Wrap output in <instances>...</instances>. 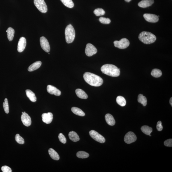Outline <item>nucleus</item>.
Listing matches in <instances>:
<instances>
[{"label": "nucleus", "instance_id": "10", "mask_svg": "<svg viewBox=\"0 0 172 172\" xmlns=\"http://www.w3.org/2000/svg\"><path fill=\"white\" fill-rule=\"evenodd\" d=\"M40 43L41 47L46 52H49L50 50V47L49 42L45 37H41L40 38Z\"/></svg>", "mask_w": 172, "mask_h": 172}, {"label": "nucleus", "instance_id": "33", "mask_svg": "<svg viewBox=\"0 0 172 172\" xmlns=\"http://www.w3.org/2000/svg\"><path fill=\"white\" fill-rule=\"evenodd\" d=\"M15 139L16 141L20 144H22L24 143V140L18 134H17L16 135Z\"/></svg>", "mask_w": 172, "mask_h": 172}, {"label": "nucleus", "instance_id": "14", "mask_svg": "<svg viewBox=\"0 0 172 172\" xmlns=\"http://www.w3.org/2000/svg\"><path fill=\"white\" fill-rule=\"evenodd\" d=\"M42 120L44 123L49 124L52 123L53 119V115L52 113L49 112L44 113L42 115Z\"/></svg>", "mask_w": 172, "mask_h": 172}, {"label": "nucleus", "instance_id": "26", "mask_svg": "<svg viewBox=\"0 0 172 172\" xmlns=\"http://www.w3.org/2000/svg\"><path fill=\"white\" fill-rule=\"evenodd\" d=\"M138 101L142 104L143 106H145L147 104V99L142 94H139L138 97Z\"/></svg>", "mask_w": 172, "mask_h": 172}, {"label": "nucleus", "instance_id": "38", "mask_svg": "<svg viewBox=\"0 0 172 172\" xmlns=\"http://www.w3.org/2000/svg\"><path fill=\"white\" fill-rule=\"evenodd\" d=\"M157 129L158 131H161L163 130V126L161 121H159L157 122Z\"/></svg>", "mask_w": 172, "mask_h": 172}, {"label": "nucleus", "instance_id": "25", "mask_svg": "<svg viewBox=\"0 0 172 172\" xmlns=\"http://www.w3.org/2000/svg\"><path fill=\"white\" fill-rule=\"evenodd\" d=\"M141 130L142 132L144 134L147 135H150L151 133L152 132V129L151 128L147 126H143L141 128Z\"/></svg>", "mask_w": 172, "mask_h": 172}, {"label": "nucleus", "instance_id": "24", "mask_svg": "<svg viewBox=\"0 0 172 172\" xmlns=\"http://www.w3.org/2000/svg\"><path fill=\"white\" fill-rule=\"evenodd\" d=\"M72 111L75 114L81 116H84L85 114L83 111L79 108L73 107L72 108Z\"/></svg>", "mask_w": 172, "mask_h": 172}, {"label": "nucleus", "instance_id": "17", "mask_svg": "<svg viewBox=\"0 0 172 172\" xmlns=\"http://www.w3.org/2000/svg\"><path fill=\"white\" fill-rule=\"evenodd\" d=\"M105 120L106 123L110 126L114 125L116 123V121L113 116L110 114L107 113L105 116Z\"/></svg>", "mask_w": 172, "mask_h": 172}, {"label": "nucleus", "instance_id": "39", "mask_svg": "<svg viewBox=\"0 0 172 172\" xmlns=\"http://www.w3.org/2000/svg\"><path fill=\"white\" fill-rule=\"evenodd\" d=\"M170 105H171V106H172V98L171 97L170 98Z\"/></svg>", "mask_w": 172, "mask_h": 172}, {"label": "nucleus", "instance_id": "11", "mask_svg": "<svg viewBox=\"0 0 172 172\" xmlns=\"http://www.w3.org/2000/svg\"><path fill=\"white\" fill-rule=\"evenodd\" d=\"M143 17L146 21L150 22L156 23L159 21L158 16L154 14H145L143 15Z\"/></svg>", "mask_w": 172, "mask_h": 172}, {"label": "nucleus", "instance_id": "34", "mask_svg": "<svg viewBox=\"0 0 172 172\" xmlns=\"http://www.w3.org/2000/svg\"><path fill=\"white\" fill-rule=\"evenodd\" d=\"M99 20L101 23L106 24H110L111 22L110 19L109 18H106L103 17H101L99 18Z\"/></svg>", "mask_w": 172, "mask_h": 172}, {"label": "nucleus", "instance_id": "12", "mask_svg": "<svg viewBox=\"0 0 172 172\" xmlns=\"http://www.w3.org/2000/svg\"><path fill=\"white\" fill-rule=\"evenodd\" d=\"M21 120L24 125L26 126H30L31 124V118L28 113L24 112L21 116Z\"/></svg>", "mask_w": 172, "mask_h": 172}, {"label": "nucleus", "instance_id": "23", "mask_svg": "<svg viewBox=\"0 0 172 172\" xmlns=\"http://www.w3.org/2000/svg\"><path fill=\"white\" fill-rule=\"evenodd\" d=\"M7 33V36H8V40L10 41L12 40L13 39L15 31L13 28L11 27H9L6 31Z\"/></svg>", "mask_w": 172, "mask_h": 172}, {"label": "nucleus", "instance_id": "15", "mask_svg": "<svg viewBox=\"0 0 172 172\" xmlns=\"http://www.w3.org/2000/svg\"><path fill=\"white\" fill-rule=\"evenodd\" d=\"M47 91L48 93L50 94H54L56 96H59L61 94L60 91L52 85H48L47 86Z\"/></svg>", "mask_w": 172, "mask_h": 172}, {"label": "nucleus", "instance_id": "28", "mask_svg": "<svg viewBox=\"0 0 172 172\" xmlns=\"http://www.w3.org/2000/svg\"><path fill=\"white\" fill-rule=\"evenodd\" d=\"M151 75L155 78H159L162 76V72L160 69H155L152 70Z\"/></svg>", "mask_w": 172, "mask_h": 172}, {"label": "nucleus", "instance_id": "3", "mask_svg": "<svg viewBox=\"0 0 172 172\" xmlns=\"http://www.w3.org/2000/svg\"><path fill=\"white\" fill-rule=\"evenodd\" d=\"M139 39L143 43L145 44H150L154 43L157 38L155 35L151 33L143 31L139 35Z\"/></svg>", "mask_w": 172, "mask_h": 172}, {"label": "nucleus", "instance_id": "35", "mask_svg": "<svg viewBox=\"0 0 172 172\" xmlns=\"http://www.w3.org/2000/svg\"><path fill=\"white\" fill-rule=\"evenodd\" d=\"M59 138L60 141L62 143L65 144L66 143V139L65 136L62 133H59Z\"/></svg>", "mask_w": 172, "mask_h": 172}, {"label": "nucleus", "instance_id": "4", "mask_svg": "<svg viewBox=\"0 0 172 172\" xmlns=\"http://www.w3.org/2000/svg\"><path fill=\"white\" fill-rule=\"evenodd\" d=\"M65 39L67 43H70L73 42L75 37L74 29L71 24L67 26L65 29Z\"/></svg>", "mask_w": 172, "mask_h": 172}, {"label": "nucleus", "instance_id": "1", "mask_svg": "<svg viewBox=\"0 0 172 172\" xmlns=\"http://www.w3.org/2000/svg\"><path fill=\"white\" fill-rule=\"evenodd\" d=\"M83 77L85 81L92 86H101L103 83V79L100 77L90 72L85 73Z\"/></svg>", "mask_w": 172, "mask_h": 172}, {"label": "nucleus", "instance_id": "5", "mask_svg": "<svg viewBox=\"0 0 172 172\" xmlns=\"http://www.w3.org/2000/svg\"><path fill=\"white\" fill-rule=\"evenodd\" d=\"M34 4L41 12L44 13L47 11V7L44 0H34Z\"/></svg>", "mask_w": 172, "mask_h": 172}, {"label": "nucleus", "instance_id": "7", "mask_svg": "<svg viewBox=\"0 0 172 172\" xmlns=\"http://www.w3.org/2000/svg\"><path fill=\"white\" fill-rule=\"evenodd\" d=\"M90 135L96 141L100 143H104L106 141L105 138L95 130H92L89 132Z\"/></svg>", "mask_w": 172, "mask_h": 172}, {"label": "nucleus", "instance_id": "27", "mask_svg": "<svg viewBox=\"0 0 172 172\" xmlns=\"http://www.w3.org/2000/svg\"><path fill=\"white\" fill-rule=\"evenodd\" d=\"M116 102L118 104L122 106H125L126 101L125 99L123 96H118L116 98Z\"/></svg>", "mask_w": 172, "mask_h": 172}, {"label": "nucleus", "instance_id": "31", "mask_svg": "<svg viewBox=\"0 0 172 172\" xmlns=\"http://www.w3.org/2000/svg\"><path fill=\"white\" fill-rule=\"evenodd\" d=\"M94 13L96 16H99L105 15V12L104 10L102 8H97L94 11Z\"/></svg>", "mask_w": 172, "mask_h": 172}, {"label": "nucleus", "instance_id": "19", "mask_svg": "<svg viewBox=\"0 0 172 172\" xmlns=\"http://www.w3.org/2000/svg\"><path fill=\"white\" fill-rule=\"evenodd\" d=\"M75 92L78 97L80 98L84 99H87V95L82 90L80 89H77Z\"/></svg>", "mask_w": 172, "mask_h": 172}, {"label": "nucleus", "instance_id": "37", "mask_svg": "<svg viewBox=\"0 0 172 172\" xmlns=\"http://www.w3.org/2000/svg\"><path fill=\"white\" fill-rule=\"evenodd\" d=\"M1 170L3 172H12L11 169L8 166H4L1 167Z\"/></svg>", "mask_w": 172, "mask_h": 172}, {"label": "nucleus", "instance_id": "29", "mask_svg": "<svg viewBox=\"0 0 172 172\" xmlns=\"http://www.w3.org/2000/svg\"><path fill=\"white\" fill-rule=\"evenodd\" d=\"M61 1L65 6L68 8H72L74 6V4L72 0H61Z\"/></svg>", "mask_w": 172, "mask_h": 172}, {"label": "nucleus", "instance_id": "8", "mask_svg": "<svg viewBox=\"0 0 172 172\" xmlns=\"http://www.w3.org/2000/svg\"><path fill=\"white\" fill-rule=\"evenodd\" d=\"M137 140V137L133 132H129L126 133L124 137V141L127 144H130L133 143Z\"/></svg>", "mask_w": 172, "mask_h": 172}, {"label": "nucleus", "instance_id": "32", "mask_svg": "<svg viewBox=\"0 0 172 172\" xmlns=\"http://www.w3.org/2000/svg\"><path fill=\"white\" fill-rule=\"evenodd\" d=\"M3 107L5 113H8L9 112V107L8 99H5L3 103Z\"/></svg>", "mask_w": 172, "mask_h": 172}, {"label": "nucleus", "instance_id": "40", "mask_svg": "<svg viewBox=\"0 0 172 172\" xmlns=\"http://www.w3.org/2000/svg\"><path fill=\"white\" fill-rule=\"evenodd\" d=\"M131 1V0H125V1H126V2H130V1Z\"/></svg>", "mask_w": 172, "mask_h": 172}, {"label": "nucleus", "instance_id": "36", "mask_svg": "<svg viewBox=\"0 0 172 172\" xmlns=\"http://www.w3.org/2000/svg\"><path fill=\"white\" fill-rule=\"evenodd\" d=\"M164 145L167 147H172V139H168L164 142Z\"/></svg>", "mask_w": 172, "mask_h": 172}, {"label": "nucleus", "instance_id": "22", "mask_svg": "<svg viewBox=\"0 0 172 172\" xmlns=\"http://www.w3.org/2000/svg\"><path fill=\"white\" fill-rule=\"evenodd\" d=\"M69 138L74 142H76L79 141L80 139L77 133L74 131L69 132Z\"/></svg>", "mask_w": 172, "mask_h": 172}, {"label": "nucleus", "instance_id": "16", "mask_svg": "<svg viewBox=\"0 0 172 172\" xmlns=\"http://www.w3.org/2000/svg\"><path fill=\"white\" fill-rule=\"evenodd\" d=\"M154 0H143L139 2L138 5L142 8H146L150 6L154 3Z\"/></svg>", "mask_w": 172, "mask_h": 172}, {"label": "nucleus", "instance_id": "13", "mask_svg": "<svg viewBox=\"0 0 172 172\" xmlns=\"http://www.w3.org/2000/svg\"><path fill=\"white\" fill-rule=\"evenodd\" d=\"M27 44L26 40L25 38L22 37L20 38L18 41L17 50L19 52H22L25 49Z\"/></svg>", "mask_w": 172, "mask_h": 172}, {"label": "nucleus", "instance_id": "30", "mask_svg": "<svg viewBox=\"0 0 172 172\" xmlns=\"http://www.w3.org/2000/svg\"><path fill=\"white\" fill-rule=\"evenodd\" d=\"M77 156L79 158L83 159L87 158L89 157V155L86 152L79 151L77 153Z\"/></svg>", "mask_w": 172, "mask_h": 172}, {"label": "nucleus", "instance_id": "18", "mask_svg": "<svg viewBox=\"0 0 172 172\" xmlns=\"http://www.w3.org/2000/svg\"><path fill=\"white\" fill-rule=\"evenodd\" d=\"M42 65V62L40 61H38L31 65L28 68V70L29 72H33V71L36 70L40 67Z\"/></svg>", "mask_w": 172, "mask_h": 172}, {"label": "nucleus", "instance_id": "2", "mask_svg": "<svg viewBox=\"0 0 172 172\" xmlns=\"http://www.w3.org/2000/svg\"><path fill=\"white\" fill-rule=\"evenodd\" d=\"M120 69L115 65L112 64H106L101 68L102 73L113 77H117L120 76Z\"/></svg>", "mask_w": 172, "mask_h": 172}, {"label": "nucleus", "instance_id": "21", "mask_svg": "<svg viewBox=\"0 0 172 172\" xmlns=\"http://www.w3.org/2000/svg\"><path fill=\"white\" fill-rule=\"evenodd\" d=\"M48 152L50 157L53 160H59V155L54 149L52 148L49 149Z\"/></svg>", "mask_w": 172, "mask_h": 172}, {"label": "nucleus", "instance_id": "9", "mask_svg": "<svg viewBox=\"0 0 172 172\" xmlns=\"http://www.w3.org/2000/svg\"><path fill=\"white\" fill-rule=\"evenodd\" d=\"M97 52V49L92 44L89 43L86 45L85 49V53L87 56H92L95 54Z\"/></svg>", "mask_w": 172, "mask_h": 172}, {"label": "nucleus", "instance_id": "6", "mask_svg": "<svg viewBox=\"0 0 172 172\" xmlns=\"http://www.w3.org/2000/svg\"><path fill=\"white\" fill-rule=\"evenodd\" d=\"M113 43L116 47L122 49H126L128 47L130 44L129 41L125 38H123L119 41H115Z\"/></svg>", "mask_w": 172, "mask_h": 172}, {"label": "nucleus", "instance_id": "20", "mask_svg": "<svg viewBox=\"0 0 172 172\" xmlns=\"http://www.w3.org/2000/svg\"><path fill=\"white\" fill-rule=\"evenodd\" d=\"M26 92L27 96L31 101L32 102L36 101L37 99L36 97L35 94L32 91L28 89L26 91Z\"/></svg>", "mask_w": 172, "mask_h": 172}]
</instances>
